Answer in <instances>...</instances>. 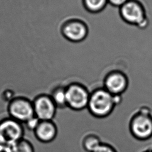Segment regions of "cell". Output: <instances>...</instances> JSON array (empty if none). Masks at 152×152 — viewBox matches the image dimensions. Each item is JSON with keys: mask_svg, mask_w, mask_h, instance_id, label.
Wrapping results in <instances>:
<instances>
[{"mask_svg": "<svg viewBox=\"0 0 152 152\" xmlns=\"http://www.w3.org/2000/svg\"><path fill=\"white\" fill-rule=\"evenodd\" d=\"M116 106L115 95L103 87H98L91 91L87 109L94 116L106 118L112 113Z\"/></svg>", "mask_w": 152, "mask_h": 152, "instance_id": "6da1fadb", "label": "cell"}, {"mask_svg": "<svg viewBox=\"0 0 152 152\" xmlns=\"http://www.w3.org/2000/svg\"><path fill=\"white\" fill-rule=\"evenodd\" d=\"M129 130L137 140L147 141L152 138V109L147 104L141 106L132 116Z\"/></svg>", "mask_w": 152, "mask_h": 152, "instance_id": "7a4b0ae2", "label": "cell"}, {"mask_svg": "<svg viewBox=\"0 0 152 152\" xmlns=\"http://www.w3.org/2000/svg\"><path fill=\"white\" fill-rule=\"evenodd\" d=\"M119 14L126 23L144 28L148 20L144 5L138 0H129L119 8Z\"/></svg>", "mask_w": 152, "mask_h": 152, "instance_id": "3957f363", "label": "cell"}, {"mask_svg": "<svg viewBox=\"0 0 152 152\" xmlns=\"http://www.w3.org/2000/svg\"><path fill=\"white\" fill-rule=\"evenodd\" d=\"M67 107L74 111L87 108L90 93L87 86L79 82H72L65 87Z\"/></svg>", "mask_w": 152, "mask_h": 152, "instance_id": "277c9868", "label": "cell"}, {"mask_svg": "<svg viewBox=\"0 0 152 152\" xmlns=\"http://www.w3.org/2000/svg\"><path fill=\"white\" fill-rule=\"evenodd\" d=\"M9 117L24 124L34 115L32 100L24 96H15L8 103Z\"/></svg>", "mask_w": 152, "mask_h": 152, "instance_id": "5b68a950", "label": "cell"}, {"mask_svg": "<svg viewBox=\"0 0 152 152\" xmlns=\"http://www.w3.org/2000/svg\"><path fill=\"white\" fill-rule=\"evenodd\" d=\"M24 127L23 124L10 117L0 121V142L12 145L24 138Z\"/></svg>", "mask_w": 152, "mask_h": 152, "instance_id": "8992f818", "label": "cell"}, {"mask_svg": "<svg viewBox=\"0 0 152 152\" xmlns=\"http://www.w3.org/2000/svg\"><path fill=\"white\" fill-rule=\"evenodd\" d=\"M129 77L119 70H113L106 74L103 87L113 95H122L128 89Z\"/></svg>", "mask_w": 152, "mask_h": 152, "instance_id": "52a82bcc", "label": "cell"}, {"mask_svg": "<svg viewBox=\"0 0 152 152\" xmlns=\"http://www.w3.org/2000/svg\"><path fill=\"white\" fill-rule=\"evenodd\" d=\"M34 115L40 121L53 120L58 109L50 94H40L32 100Z\"/></svg>", "mask_w": 152, "mask_h": 152, "instance_id": "ba28073f", "label": "cell"}, {"mask_svg": "<svg viewBox=\"0 0 152 152\" xmlns=\"http://www.w3.org/2000/svg\"><path fill=\"white\" fill-rule=\"evenodd\" d=\"M62 33L68 40L80 42L84 40L88 33V28L83 21L71 19L66 21L62 27Z\"/></svg>", "mask_w": 152, "mask_h": 152, "instance_id": "9c48e42d", "label": "cell"}, {"mask_svg": "<svg viewBox=\"0 0 152 152\" xmlns=\"http://www.w3.org/2000/svg\"><path fill=\"white\" fill-rule=\"evenodd\" d=\"M36 138L43 143L53 141L58 133V127L53 120L40 121L36 129L33 131Z\"/></svg>", "mask_w": 152, "mask_h": 152, "instance_id": "30bf717a", "label": "cell"}, {"mask_svg": "<svg viewBox=\"0 0 152 152\" xmlns=\"http://www.w3.org/2000/svg\"><path fill=\"white\" fill-rule=\"evenodd\" d=\"M103 142H104L101 137L96 133V131H92L87 134L83 139L82 145L87 152L94 151Z\"/></svg>", "mask_w": 152, "mask_h": 152, "instance_id": "8fae6325", "label": "cell"}, {"mask_svg": "<svg viewBox=\"0 0 152 152\" xmlns=\"http://www.w3.org/2000/svg\"><path fill=\"white\" fill-rule=\"evenodd\" d=\"M66 86H58L53 88L50 96L58 109L67 107L66 98Z\"/></svg>", "mask_w": 152, "mask_h": 152, "instance_id": "7c38bea8", "label": "cell"}, {"mask_svg": "<svg viewBox=\"0 0 152 152\" xmlns=\"http://www.w3.org/2000/svg\"><path fill=\"white\" fill-rule=\"evenodd\" d=\"M85 8L92 13H97L104 9L108 0H83Z\"/></svg>", "mask_w": 152, "mask_h": 152, "instance_id": "4fadbf2b", "label": "cell"}, {"mask_svg": "<svg viewBox=\"0 0 152 152\" xmlns=\"http://www.w3.org/2000/svg\"><path fill=\"white\" fill-rule=\"evenodd\" d=\"M12 152H35L32 143L24 137L11 145Z\"/></svg>", "mask_w": 152, "mask_h": 152, "instance_id": "5bb4252c", "label": "cell"}, {"mask_svg": "<svg viewBox=\"0 0 152 152\" xmlns=\"http://www.w3.org/2000/svg\"><path fill=\"white\" fill-rule=\"evenodd\" d=\"M93 152H119V150L116 147L108 142H103Z\"/></svg>", "mask_w": 152, "mask_h": 152, "instance_id": "9a60e30c", "label": "cell"}, {"mask_svg": "<svg viewBox=\"0 0 152 152\" xmlns=\"http://www.w3.org/2000/svg\"><path fill=\"white\" fill-rule=\"evenodd\" d=\"M40 120H39L36 116H34L28 121H27L26 122H24L23 124H24L25 127L30 131H33L36 129L37 125L39 124Z\"/></svg>", "mask_w": 152, "mask_h": 152, "instance_id": "2e32d148", "label": "cell"}, {"mask_svg": "<svg viewBox=\"0 0 152 152\" xmlns=\"http://www.w3.org/2000/svg\"><path fill=\"white\" fill-rule=\"evenodd\" d=\"M2 98L4 100L7 101L8 103L15 96H14V93L11 90H6L2 94Z\"/></svg>", "mask_w": 152, "mask_h": 152, "instance_id": "e0dca14e", "label": "cell"}, {"mask_svg": "<svg viewBox=\"0 0 152 152\" xmlns=\"http://www.w3.org/2000/svg\"><path fill=\"white\" fill-rule=\"evenodd\" d=\"M129 0H108V4L116 7L120 8Z\"/></svg>", "mask_w": 152, "mask_h": 152, "instance_id": "ac0fdd59", "label": "cell"}, {"mask_svg": "<svg viewBox=\"0 0 152 152\" xmlns=\"http://www.w3.org/2000/svg\"><path fill=\"white\" fill-rule=\"evenodd\" d=\"M0 152H12L11 145L1 143L0 144Z\"/></svg>", "mask_w": 152, "mask_h": 152, "instance_id": "d6986e66", "label": "cell"}, {"mask_svg": "<svg viewBox=\"0 0 152 152\" xmlns=\"http://www.w3.org/2000/svg\"><path fill=\"white\" fill-rule=\"evenodd\" d=\"M143 152H152V148L151 149H148V150H147Z\"/></svg>", "mask_w": 152, "mask_h": 152, "instance_id": "ffe728a7", "label": "cell"}, {"mask_svg": "<svg viewBox=\"0 0 152 152\" xmlns=\"http://www.w3.org/2000/svg\"><path fill=\"white\" fill-rule=\"evenodd\" d=\"M1 142H0V144H1Z\"/></svg>", "mask_w": 152, "mask_h": 152, "instance_id": "44dd1931", "label": "cell"}]
</instances>
